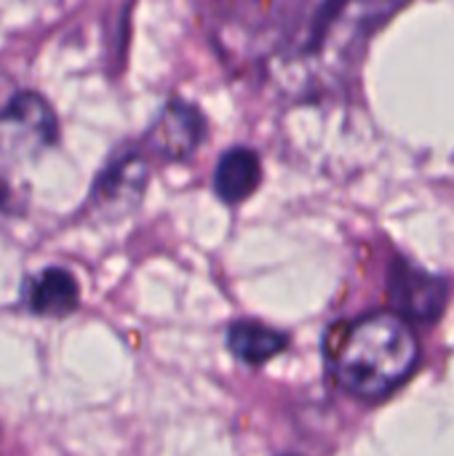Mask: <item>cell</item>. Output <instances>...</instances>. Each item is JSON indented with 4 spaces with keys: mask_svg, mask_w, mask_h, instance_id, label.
<instances>
[{
    "mask_svg": "<svg viewBox=\"0 0 454 456\" xmlns=\"http://www.w3.org/2000/svg\"><path fill=\"white\" fill-rule=\"evenodd\" d=\"M417 355V339L399 315L372 313L345 329L334 353V374L351 395L377 401L415 371Z\"/></svg>",
    "mask_w": 454,
    "mask_h": 456,
    "instance_id": "cell-1",
    "label": "cell"
},
{
    "mask_svg": "<svg viewBox=\"0 0 454 456\" xmlns=\"http://www.w3.org/2000/svg\"><path fill=\"white\" fill-rule=\"evenodd\" d=\"M59 136L51 104L35 91H19L0 107V158L29 160Z\"/></svg>",
    "mask_w": 454,
    "mask_h": 456,
    "instance_id": "cell-2",
    "label": "cell"
},
{
    "mask_svg": "<svg viewBox=\"0 0 454 456\" xmlns=\"http://www.w3.org/2000/svg\"><path fill=\"white\" fill-rule=\"evenodd\" d=\"M147 163L139 152H120L115 155L94 182L91 190V208L104 219L126 216L136 208L147 187Z\"/></svg>",
    "mask_w": 454,
    "mask_h": 456,
    "instance_id": "cell-3",
    "label": "cell"
},
{
    "mask_svg": "<svg viewBox=\"0 0 454 456\" xmlns=\"http://www.w3.org/2000/svg\"><path fill=\"white\" fill-rule=\"evenodd\" d=\"M203 139V118L187 102H169L147 134V144L158 158L182 160Z\"/></svg>",
    "mask_w": 454,
    "mask_h": 456,
    "instance_id": "cell-4",
    "label": "cell"
},
{
    "mask_svg": "<svg viewBox=\"0 0 454 456\" xmlns=\"http://www.w3.org/2000/svg\"><path fill=\"white\" fill-rule=\"evenodd\" d=\"M391 299L393 305L409 315V318H417V321H433L439 318V313L444 310V302H447V286L412 267V265H404L399 262L391 273Z\"/></svg>",
    "mask_w": 454,
    "mask_h": 456,
    "instance_id": "cell-5",
    "label": "cell"
},
{
    "mask_svg": "<svg viewBox=\"0 0 454 456\" xmlns=\"http://www.w3.org/2000/svg\"><path fill=\"white\" fill-rule=\"evenodd\" d=\"M80 302V286L70 270L45 267L27 278L24 305L43 318H64Z\"/></svg>",
    "mask_w": 454,
    "mask_h": 456,
    "instance_id": "cell-6",
    "label": "cell"
},
{
    "mask_svg": "<svg viewBox=\"0 0 454 456\" xmlns=\"http://www.w3.org/2000/svg\"><path fill=\"white\" fill-rule=\"evenodd\" d=\"M262 182V166L249 147L227 150L214 168V190L225 203L246 200Z\"/></svg>",
    "mask_w": 454,
    "mask_h": 456,
    "instance_id": "cell-7",
    "label": "cell"
},
{
    "mask_svg": "<svg viewBox=\"0 0 454 456\" xmlns=\"http://www.w3.org/2000/svg\"><path fill=\"white\" fill-rule=\"evenodd\" d=\"M227 347L238 361H244L249 366H257V363H265L273 355H278L286 347V337L281 331L270 329V326L241 321V323L230 326Z\"/></svg>",
    "mask_w": 454,
    "mask_h": 456,
    "instance_id": "cell-8",
    "label": "cell"
},
{
    "mask_svg": "<svg viewBox=\"0 0 454 456\" xmlns=\"http://www.w3.org/2000/svg\"><path fill=\"white\" fill-rule=\"evenodd\" d=\"M13 208V187L0 179V214H8Z\"/></svg>",
    "mask_w": 454,
    "mask_h": 456,
    "instance_id": "cell-9",
    "label": "cell"
},
{
    "mask_svg": "<svg viewBox=\"0 0 454 456\" xmlns=\"http://www.w3.org/2000/svg\"><path fill=\"white\" fill-rule=\"evenodd\" d=\"M286 456H292V454H286Z\"/></svg>",
    "mask_w": 454,
    "mask_h": 456,
    "instance_id": "cell-10",
    "label": "cell"
}]
</instances>
